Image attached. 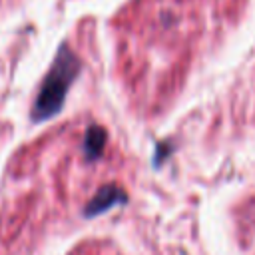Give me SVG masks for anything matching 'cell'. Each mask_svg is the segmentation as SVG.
<instances>
[{"label":"cell","mask_w":255,"mask_h":255,"mask_svg":"<svg viewBox=\"0 0 255 255\" xmlns=\"http://www.w3.org/2000/svg\"><path fill=\"white\" fill-rule=\"evenodd\" d=\"M80 70H82L80 58L72 52V48L68 44H62L58 48L56 58H54L48 74L44 76L42 86L38 90V96L34 100L32 122H36V124L46 122L62 110L66 96H68V90L74 84V80L78 78Z\"/></svg>","instance_id":"cell-1"},{"label":"cell","mask_w":255,"mask_h":255,"mask_svg":"<svg viewBox=\"0 0 255 255\" xmlns=\"http://www.w3.org/2000/svg\"><path fill=\"white\" fill-rule=\"evenodd\" d=\"M122 203V201H126V195L118 189V187H112V185H108V187H102L96 195H94V199L86 205V215L88 217H92V215H98V213H102V211H106V209H110L114 203Z\"/></svg>","instance_id":"cell-2"},{"label":"cell","mask_w":255,"mask_h":255,"mask_svg":"<svg viewBox=\"0 0 255 255\" xmlns=\"http://www.w3.org/2000/svg\"><path fill=\"white\" fill-rule=\"evenodd\" d=\"M104 143H106V129L100 128V126L88 128L86 137H84V153H86V157L88 159H96L102 153Z\"/></svg>","instance_id":"cell-3"}]
</instances>
